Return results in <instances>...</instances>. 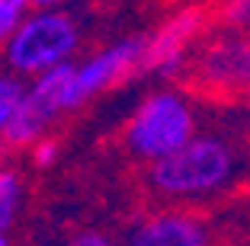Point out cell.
<instances>
[{
  "label": "cell",
  "instance_id": "1",
  "mask_svg": "<svg viewBox=\"0 0 250 246\" xmlns=\"http://www.w3.org/2000/svg\"><path fill=\"white\" fill-rule=\"evenodd\" d=\"M237 153L221 138H192L173 157L151 167V186L170 198H199L234 179Z\"/></svg>",
  "mask_w": 250,
  "mask_h": 246
},
{
  "label": "cell",
  "instance_id": "2",
  "mask_svg": "<svg viewBox=\"0 0 250 246\" xmlns=\"http://www.w3.org/2000/svg\"><path fill=\"white\" fill-rule=\"evenodd\" d=\"M196 115L189 102L180 93H154L138 106V112L128 122L125 141L138 157L147 160H167L177 151H183L192 141Z\"/></svg>",
  "mask_w": 250,
  "mask_h": 246
},
{
  "label": "cell",
  "instance_id": "3",
  "mask_svg": "<svg viewBox=\"0 0 250 246\" xmlns=\"http://www.w3.org/2000/svg\"><path fill=\"white\" fill-rule=\"evenodd\" d=\"M77 48V26L71 16L42 10L22 22L7 42V61L16 74H48L67 64V55Z\"/></svg>",
  "mask_w": 250,
  "mask_h": 246
},
{
  "label": "cell",
  "instance_id": "4",
  "mask_svg": "<svg viewBox=\"0 0 250 246\" xmlns=\"http://www.w3.org/2000/svg\"><path fill=\"white\" fill-rule=\"evenodd\" d=\"M74 64H61L55 71L42 74V77L26 90L20 109H16L13 122H10L3 138L10 144H29V141H42V134L48 131V125L58 118V112H64V90L71 83Z\"/></svg>",
  "mask_w": 250,
  "mask_h": 246
},
{
  "label": "cell",
  "instance_id": "5",
  "mask_svg": "<svg viewBox=\"0 0 250 246\" xmlns=\"http://www.w3.org/2000/svg\"><path fill=\"white\" fill-rule=\"evenodd\" d=\"M145 45H147L145 38H125V42H116L112 48L100 51L87 64H81L64 90V109H74V106H81V102H87L93 93L106 90L109 83L122 80L128 71H135L141 64Z\"/></svg>",
  "mask_w": 250,
  "mask_h": 246
},
{
  "label": "cell",
  "instance_id": "6",
  "mask_svg": "<svg viewBox=\"0 0 250 246\" xmlns=\"http://www.w3.org/2000/svg\"><path fill=\"white\" fill-rule=\"evenodd\" d=\"M202 29V13L196 7L180 10L177 16H170L164 22L157 36L145 45L138 71H157V74H177V67L183 64L186 48L192 45V38Z\"/></svg>",
  "mask_w": 250,
  "mask_h": 246
},
{
  "label": "cell",
  "instance_id": "7",
  "mask_svg": "<svg viewBox=\"0 0 250 246\" xmlns=\"http://www.w3.org/2000/svg\"><path fill=\"white\" fill-rule=\"evenodd\" d=\"M128 246H208V230L189 214H157L135 227Z\"/></svg>",
  "mask_w": 250,
  "mask_h": 246
},
{
  "label": "cell",
  "instance_id": "8",
  "mask_svg": "<svg viewBox=\"0 0 250 246\" xmlns=\"http://www.w3.org/2000/svg\"><path fill=\"white\" fill-rule=\"evenodd\" d=\"M247 48L250 45L237 42V38H225V42H215L212 48L202 51V74L212 83H221V87H237L244 83L247 87Z\"/></svg>",
  "mask_w": 250,
  "mask_h": 246
},
{
  "label": "cell",
  "instance_id": "9",
  "mask_svg": "<svg viewBox=\"0 0 250 246\" xmlns=\"http://www.w3.org/2000/svg\"><path fill=\"white\" fill-rule=\"evenodd\" d=\"M22 96H26V90H22L20 80L0 74V134H7V128H10V122H13Z\"/></svg>",
  "mask_w": 250,
  "mask_h": 246
},
{
  "label": "cell",
  "instance_id": "10",
  "mask_svg": "<svg viewBox=\"0 0 250 246\" xmlns=\"http://www.w3.org/2000/svg\"><path fill=\"white\" fill-rule=\"evenodd\" d=\"M20 208V179L10 170H0V233L13 224Z\"/></svg>",
  "mask_w": 250,
  "mask_h": 246
},
{
  "label": "cell",
  "instance_id": "11",
  "mask_svg": "<svg viewBox=\"0 0 250 246\" xmlns=\"http://www.w3.org/2000/svg\"><path fill=\"white\" fill-rule=\"evenodd\" d=\"M29 7V0H0V38H13L22 22V13Z\"/></svg>",
  "mask_w": 250,
  "mask_h": 246
},
{
  "label": "cell",
  "instance_id": "12",
  "mask_svg": "<svg viewBox=\"0 0 250 246\" xmlns=\"http://www.w3.org/2000/svg\"><path fill=\"white\" fill-rule=\"evenodd\" d=\"M225 19L234 29H250V0H231L225 7Z\"/></svg>",
  "mask_w": 250,
  "mask_h": 246
},
{
  "label": "cell",
  "instance_id": "13",
  "mask_svg": "<svg viewBox=\"0 0 250 246\" xmlns=\"http://www.w3.org/2000/svg\"><path fill=\"white\" fill-rule=\"evenodd\" d=\"M67 246H116L106 233H96V230H87V233H81V237H74Z\"/></svg>",
  "mask_w": 250,
  "mask_h": 246
},
{
  "label": "cell",
  "instance_id": "14",
  "mask_svg": "<svg viewBox=\"0 0 250 246\" xmlns=\"http://www.w3.org/2000/svg\"><path fill=\"white\" fill-rule=\"evenodd\" d=\"M55 153H58V147H55V141H39V147H36V163L39 167H48L55 160Z\"/></svg>",
  "mask_w": 250,
  "mask_h": 246
},
{
  "label": "cell",
  "instance_id": "15",
  "mask_svg": "<svg viewBox=\"0 0 250 246\" xmlns=\"http://www.w3.org/2000/svg\"><path fill=\"white\" fill-rule=\"evenodd\" d=\"M29 3H39V7H48V3H58V0H29Z\"/></svg>",
  "mask_w": 250,
  "mask_h": 246
},
{
  "label": "cell",
  "instance_id": "16",
  "mask_svg": "<svg viewBox=\"0 0 250 246\" xmlns=\"http://www.w3.org/2000/svg\"><path fill=\"white\" fill-rule=\"evenodd\" d=\"M247 93H250V48H247Z\"/></svg>",
  "mask_w": 250,
  "mask_h": 246
},
{
  "label": "cell",
  "instance_id": "17",
  "mask_svg": "<svg viewBox=\"0 0 250 246\" xmlns=\"http://www.w3.org/2000/svg\"><path fill=\"white\" fill-rule=\"evenodd\" d=\"M0 246H7V237H3V233H0Z\"/></svg>",
  "mask_w": 250,
  "mask_h": 246
}]
</instances>
